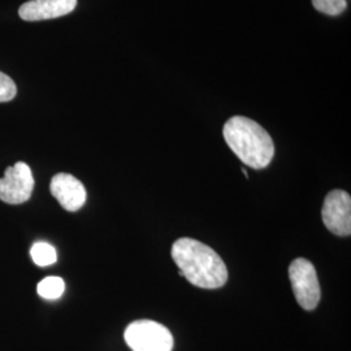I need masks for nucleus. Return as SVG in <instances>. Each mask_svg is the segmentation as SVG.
I'll return each mask as SVG.
<instances>
[{
  "instance_id": "2",
  "label": "nucleus",
  "mask_w": 351,
  "mask_h": 351,
  "mask_svg": "<svg viewBox=\"0 0 351 351\" xmlns=\"http://www.w3.org/2000/svg\"><path fill=\"white\" fill-rule=\"evenodd\" d=\"M224 139L239 160L254 169H263L275 155L274 139L263 126L245 116H234L224 125Z\"/></svg>"
},
{
  "instance_id": "5",
  "label": "nucleus",
  "mask_w": 351,
  "mask_h": 351,
  "mask_svg": "<svg viewBox=\"0 0 351 351\" xmlns=\"http://www.w3.org/2000/svg\"><path fill=\"white\" fill-rule=\"evenodd\" d=\"M34 189L32 169L24 162L8 167L0 178V201L8 204H21L30 199Z\"/></svg>"
},
{
  "instance_id": "12",
  "label": "nucleus",
  "mask_w": 351,
  "mask_h": 351,
  "mask_svg": "<svg viewBox=\"0 0 351 351\" xmlns=\"http://www.w3.org/2000/svg\"><path fill=\"white\" fill-rule=\"evenodd\" d=\"M16 94H17V88L12 78L0 72V103L12 101Z\"/></svg>"
},
{
  "instance_id": "11",
  "label": "nucleus",
  "mask_w": 351,
  "mask_h": 351,
  "mask_svg": "<svg viewBox=\"0 0 351 351\" xmlns=\"http://www.w3.org/2000/svg\"><path fill=\"white\" fill-rule=\"evenodd\" d=\"M315 10L329 16H337L343 12L348 7L346 0H313Z\"/></svg>"
},
{
  "instance_id": "4",
  "label": "nucleus",
  "mask_w": 351,
  "mask_h": 351,
  "mask_svg": "<svg viewBox=\"0 0 351 351\" xmlns=\"http://www.w3.org/2000/svg\"><path fill=\"white\" fill-rule=\"evenodd\" d=\"M126 343L133 351H172L173 337L165 326L152 320H137L125 329Z\"/></svg>"
},
{
  "instance_id": "1",
  "label": "nucleus",
  "mask_w": 351,
  "mask_h": 351,
  "mask_svg": "<svg viewBox=\"0 0 351 351\" xmlns=\"http://www.w3.org/2000/svg\"><path fill=\"white\" fill-rule=\"evenodd\" d=\"M172 258L190 284L219 289L228 281V268L220 255L201 241L180 239L172 246Z\"/></svg>"
},
{
  "instance_id": "6",
  "label": "nucleus",
  "mask_w": 351,
  "mask_h": 351,
  "mask_svg": "<svg viewBox=\"0 0 351 351\" xmlns=\"http://www.w3.org/2000/svg\"><path fill=\"white\" fill-rule=\"evenodd\" d=\"M323 223L333 234L349 237L351 234V197L343 190H332L324 199Z\"/></svg>"
},
{
  "instance_id": "10",
  "label": "nucleus",
  "mask_w": 351,
  "mask_h": 351,
  "mask_svg": "<svg viewBox=\"0 0 351 351\" xmlns=\"http://www.w3.org/2000/svg\"><path fill=\"white\" fill-rule=\"evenodd\" d=\"M30 255L33 262L39 265V267H47L51 264L55 263L58 259L56 250L50 243L46 242H37L32 246Z\"/></svg>"
},
{
  "instance_id": "3",
  "label": "nucleus",
  "mask_w": 351,
  "mask_h": 351,
  "mask_svg": "<svg viewBox=\"0 0 351 351\" xmlns=\"http://www.w3.org/2000/svg\"><path fill=\"white\" fill-rule=\"evenodd\" d=\"M293 293L303 310L313 311L322 298V289L314 264L304 258L293 261L289 267Z\"/></svg>"
},
{
  "instance_id": "9",
  "label": "nucleus",
  "mask_w": 351,
  "mask_h": 351,
  "mask_svg": "<svg viewBox=\"0 0 351 351\" xmlns=\"http://www.w3.org/2000/svg\"><path fill=\"white\" fill-rule=\"evenodd\" d=\"M37 290L38 294L42 298L53 301V300H58L63 295L65 284H64L63 278H60V277H46L38 284Z\"/></svg>"
},
{
  "instance_id": "8",
  "label": "nucleus",
  "mask_w": 351,
  "mask_h": 351,
  "mask_svg": "<svg viewBox=\"0 0 351 351\" xmlns=\"http://www.w3.org/2000/svg\"><path fill=\"white\" fill-rule=\"evenodd\" d=\"M77 0H30L19 8L24 21L51 20L73 12Z\"/></svg>"
},
{
  "instance_id": "7",
  "label": "nucleus",
  "mask_w": 351,
  "mask_h": 351,
  "mask_svg": "<svg viewBox=\"0 0 351 351\" xmlns=\"http://www.w3.org/2000/svg\"><path fill=\"white\" fill-rule=\"evenodd\" d=\"M51 194L69 213L78 211L86 202V189L84 184L69 173L53 176L50 184Z\"/></svg>"
}]
</instances>
